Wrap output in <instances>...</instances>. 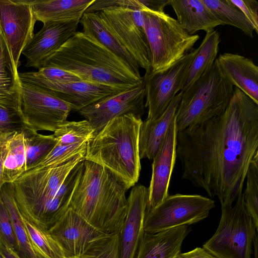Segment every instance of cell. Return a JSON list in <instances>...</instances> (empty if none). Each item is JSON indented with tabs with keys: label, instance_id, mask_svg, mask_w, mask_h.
<instances>
[{
	"label": "cell",
	"instance_id": "44",
	"mask_svg": "<svg viewBox=\"0 0 258 258\" xmlns=\"http://www.w3.org/2000/svg\"><path fill=\"white\" fill-rule=\"evenodd\" d=\"M3 134L0 136V150L3 147V146L5 144L7 140H8L9 136L12 134Z\"/></svg>",
	"mask_w": 258,
	"mask_h": 258
},
{
	"label": "cell",
	"instance_id": "4",
	"mask_svg": "<svg viewBox=\"0 0 258 258\" xmlns=\"http://www.w3.org/2000/svg\"><path fill=\"white\" fill-rule=\"evenodd\" d=\"M142 118L128 113L116 117L87 143L84 159L105 167L130 188L141 171L139 138Z\"/></svg>",
	"mask_w": 258,
	"mask_h": 258
},
{
	"label": "cell",
	"instance_id": "20",
	"mask_svg": "<svg viewBox=\"0 0 258 258\" xmlns=\"http://www.w3.org/2000/svg\"><path fill=\"white\" fill-rule=\"evenodd\" d=\"M220 71L235 87L258 104V67L252 59L225 52L216 59Z\"/></svg>",
	"mask_w": 258,
	"mask_h": 258
},
{
	"label": "cell",
	"instance_id": "6",
	"mask_svg": "<svg viewBox=\"0 0 258 258\" xmlns=\"http://www.w3.org/2000/svg\"><path fill=\"white\" fill-rule=\"evenodd\" d=\"M233 87L215 60L211 68L181 91V100L175 115L177 132L221 114L230 102Z\"/></svg>",
	"mask_w": 258,
	"mask_h": 258
},
{
	"label": "cell",
	"instance_id": "27",
	"mask_svg": "<svg viewBox=\"0 0 258 258\" xmlns=\"http://www.w3.org/2000/svg\"><path fill=\"white\" fill-rule=\"evenodd\" d=\"M28 128L12 133L6 146L7 154L3 165L4 183H12L26 171V148Z\"/></svg>",
	"mask_w": 258,
	"mask_h": 258
},
{
	"label": "cell",
	"instance_id": "5",
	"mask_svg": "<svg viewBox=\"0 0 258 258\" xmlns=\"http://www.w3.org/2000/svg\"><path fill=\"white\" fill-rule=\"evenodd\" d=\"M85 155H77L57 166L33 168L10 183L22 216L45 230L53 226L63 216L54 205V197L71 170L85 160Z\"/></svg>",
	"mask_w": 258,
	"mask_h": 258
},
{
	"label": "cell",
	"instance_id": "36",
	"mask_svg": "<svg viewBox=\"0 0 258 258\" xmlns=\"http://www.w3.org/2000/svg\"><path fill=\"white\" fill-rule=\"evenodd\" d=\"M73 258H120L119 234L110 235L83 254Z\"/></svg>",
	"mask_w": 258,
	"mask_h": 258
},
{
	"label": "cell",
	"instance_id": "13",
	"mask_svg": "<svg viewBox=\"0 0 258 258\" xmlns=\"http://www.w3.org/2000/svg\"><path fill=\"white\" fill-rule=\"evenodd\" d=\"M144 81L132 88L106 96L78 111L94 131V136L113 118L132 113L142 118L145 112ZM93 136V137H94Z\"/></svg>",
	"mask_w": 258,
	"mask_h": 258
},
{
	"label": "cell",
	"instance_id": "26",
	"mask_svg": "<svg viewBox=\"0 0 258 258\" xmlns=\"http://www.w3.org/2000/svg\"><path fill=\"white\" fill-rule=\"evenodd\" d=\"M18 74L8 43L0 28L1 106L20 107V81Z\"/></svg>",
	"mask_w": 258,
	"mask_h": 258
},
{
	"label": "cell",
	"instance_id": "16",
	"mask_svg": "<svg viewBox=\"0 0 258 258\" xmlns=\"http://www.w3.org/2000/svg\"><path fill=\"white\" fill-rule=\"evenodd\" d=\"M80 20L43 24L22 51L26 67L40 69L77 32Z\"/></svg>",
	"mask_w": 258,
	"mask_h": 258
},
{
	"label": "cell",
	"instance_id": "3",
	"mask_svg": "<svg viewBox=\"0 0 258 258\" xmlns=\"http://www.w3.org/2000/svg\"><path fill=\"white\" fill-rule=\"evenodd\" d=\"M45 66L71 72L84 81L120 90L144 81L143 77H138L116 55L83 32H76Z\"/></svg>",
	"mask_w": 258,
	"mask_h": 258
},
{
	"label": "cell",
	"instance_id": "7",
	"mask_svg": "<svg viewBox=\"0 0 258 258\" xmlns=\"http://www.w3.org/2000/svg\"><path fill=\"white\" fill-rule=\"evenodd\" d=\"M145 30L151 54L152 72L165 70L189 53L199 39L164 12L143 10Z\"/></svg>",
	"mask_w": 258,
	"mask_h": 258
},
{
	"label": "cell",
	"instance_id": "29",
	"mask_svg": "<svg viewBox=\"0 0 258 258\" xmlns=\"http://www.w3.org/2000/svg\"><path fill=\"white\" fill-rule=\"evenodd\" d=\"M0 196L10 214L17 242V254L21 258H42L33 249L24 225L23 216L15 202L11 184L5 183L0 189Z\"/></svg>",
	"mask_w": 258,
	"mask_h": 258
},
{
	"label": "cell",
	"instance_id": "14",
	"mask_svg": "<svg viewBox=\"0 0 258 258\" xmlns=\"http://www.w3.org/2000/svg\"><path fill=\"white\" fill-rule=\"evenodd\" d=\"M36 21L30 1L0 0V28L17 70L22 51L34 34Z\"/></svg>",
	"mask_w": 258,
	"mask_h": 258
},
{
	"label": "cell",
	"instance_id": "38",
	"mask_svg": "<svg viewBox=\"0 0 258 258\" xmlns=\"http://www.w3.org/2000/svg\"><path fill=\"white\" fill-rule=\"evenodd\" d=\"M238 9L249 21L258 33V2L256 0H228Z\"/></svg>",
	"mask_w": 258,
	"mask_h": 258
},
{
	"label": "cell",
	"instance_id": "19",
	"mask_svg": "<svg viewBox=\"0 0 258 258\" xmlns=\"http://www.w3.org/2000/svg\"><path fill=\"white\" fill-rule=\"evenodd\" d=\"M30 84L47 90L72 105L78 111L103 97L124 91L83 80L69 83L37 81Z\"/></svg>",
	"mask_w": 258,
	"mask_h": 258
},
{
	"label": "cell",
	"instance_id": "9",
	"mask_svg": "<svg viewBox=\"0 0 258 258\" xmlns=\"http://www.w3.org/2000/svg\"><path fill=\"white\" fill-rule=\"evenodd\" d=\"M215 206L213 200L199 195H169L155 208L146 210L144 231L155 234L198 223Z\"/></svg>",
	"mask_w": 258,
	"mask_h": 258
},
{
	"label": "cell",
	"instance_id": "17",
	"mask_svg": "<svg viewBox=\"0 0 258 258\" xmlns=\"http://www.w3.org/2000/svg\"><path fill=\"white\" fill-rule=\"evenodd\" d=\"M149 201L148 188L134 186L127 198L126 216L119 233L120 258H135L145 232L144 219Z\"/></svg>",
	"mask_w": 258,
	"mask_h": 258
},
{
	"label": "cell",
	"instance_id": "23",
	"mask_svg": "<svg viewBox=\"0 0 258 258\" xmlns=\"http://www.w3.org/2000/svg\"><path fill=\"white\" fill-rule=\"evenodd\" d=\"M181 97V91L171 101L163 113L154 120H145L140 126L139 149L140 159L153 160L159 151L169 126L175 117Z\"/></svg>",
	"mask_w": 258,
	"mask_h": 258
},
{
	"label": "cell",
	"instance_id": "30",
	"mask_svg": "<svg viewBox=\"0 0 258 258\" xmlns=\"http://www.w3.org/2000/svg\"><path fill=\"white\" fill-rule=\"evenodd\" d=\"M203 1L223 25L236 27L246 35L253 37L254 29L251 24L243 13L228 0Z\"/></svg>",
	"mask_w": 258,
	"mask_h": 258
},
{
	"label": "cell",
	"instance_id": "18",
	"mask_svg": "<svg viewBox=\"0 0 258 258\" xmlns=\"http://www.w3.org/2000/svg\"><path fill=\"white\" fill-rule=\"evenodd\" d=\"M177 128L175 117L171 123L164 142L152 164V173L146 210L159 204L169 196L168 189L176 155Z\"/></svg>",
	"mask_w": 258,
	"mask_h": 258
},
{
	"label": "cell",
	"instance_id": "25",
	"mask_svg": "<svg viewBox=\"0 0 258 258\" xmlns=\"http://www.w3.org/2000/svg\"><path fill=\"white\" fill-rule=\"evenodd\" d=\"M95 0L30 1L36 21L43 24L50 22L80 20Z\"/></svg>",
	"mask_w": 258,
	"mask_h": 258
},
{
	"label": "cell",
	"instance_id": "2",
	"mask_svg": "<svg viewBox=\"0 0 258 258\" xmlns=\"http://www.w3.org/2000/svg\"><path fill=\"white\" fill-rule=\"evenodd\" d=\"M128 189L109 170L84 160L69 207L100 231L119 234L126 214Z\"/></svg>",
	"mask_w": 258,
	"mask_h": 258
},
{
	"label": "cell",
	"instance_id": "24",
	"mask_svg": "<svg viewBox=\"0 0 258 258\" xmlns=\"http://www.w3.org/2000/svg\"><path fill=\"white\" fill-rule=\"evenodd\" d=\"M180 26L189 35L200 30L206 33L224 25L203 0H170Z\"/></svg>",
	"mask_w": 258,
	"mask_h": 258
},
{
	"label": "cell",
	"instance_id": "33",
	"mask_svg": "<svg viewBox=\"0 0 258 258\" xmlns=\"http://www.w3.org/2000/svg\"><path fill=\"white\" fill-rule=\"evenodd\" d=\"M246 177V188L242 192L244 205L258 231V153L252 159Z\"/></svg>",
	"mask_w": 258,
	"mask_h": 258
},
{
	"label": "cell",
	"instance_id": "21",
	"mask_svg": "<svg viewBox=\"0 0 258 258\" xmlns=\"http://www.w3.org/2000/svg\"><path fill=\"white\" fill-rule=\"evenodd\" d=\"M190 231L189 225H184L155 234L145 232L135 258H176Z\"/></svg>",
	"mask_w": 258,
	"mask_h": 258
},
{
	"label": "cell",
	"instance_id": "32",
	"mask_svg": "<svg viewBox=\"0 0 258 258\" xmlns=\"http://www.w3.org/2000/svg\"><path fill=\"white\" fill-rule=\"evenodd\" d=\"M57 143L69 145L87 143L94 136V131L86 119L66 121L54 131Z\"/></svg>",
	"mask_w": 258,
	"mask_h": 258
},
{
	"label": "cell",
	"instance_id": "12",
	"mask_svg": "<svg viewBox=\"0 0 258 258\" xmlns=\"http://www.w3.org/2000/svg\"><path fill=\"white\" fill-rule=\"evenodd\" d=\"M140 67L151 70V54L143 10L109 8L98 12Z\"/></svg>",
	"mask_w": 258,
	"mask_h": 258
},
{
	"label": "cell",
	"instance_id": "43",
	"mask_svg": "<svg viewBox=\"0 0 258 258\" xmlns=\"http://www.w3.org/2000/svg\"><path fill=\"white\" fill-rule=\"evenodd\" d=\"M253 246L254 247V258H258V233L255 236Z\"/></svg>",
	"mask_w": 258,
	"mask_h": 258
},
{
	"label": "cell",
	"instance_id": "39",
	"mask_svg": "<svg viewBox=\"0 0 258 258\" xmlns=\"http://www.w3.org/2000/svg\"><path fill=\"white\" fill-rule=\"evenodd\" d=\"M176 258H216L203 247H197L185 253H180Z\"/></svg>",
	"mask_w": 258,
	"mask_h": 258
},
{
	"label": "cell",
	"instance_id": "35",
	"mask_svg": "<svg viewBox=\"0 0 258 258\" xmlns=\"http://www.w3.org/2000/svg\"><path fill=\"white\" fill-rule=\"evenodd\" d=\"M20 108L0 105V136L26 128Z\"/></svg>",
	"mask_w": 258,
	"mask_h": 258
},
{
	"label": "cell",
	"instance_id": "15",
	"mask_svg": "<svg viewBox=\"0 0 258 258\" xmlns=\"http://www.w3.org/2000/svg\"><path fill=\"white\" fill-rule=\"evenodd\" d=\"M48 232L66 258L81 255L110 236L93 226L70 207Z\"/></svg>",
	"mask_w": 258,
	"mask_h": 258
},
{
	"label": "cell",
	"instance_id": "45",
	"mask_svg": "<svg viewBox=\"0 0 258 258\" xmlns=\"http://www.w3.org/2000/svg\"><path fill=\"white\" fill-rule=\"evenodd\" d=\"M0 258H6L1 251H0Z\"/></svg>",
	"mask_w": 258,
	"mask_h": 258
},
{
	"label": "cell",
	"instance_id": "22",
	"mask_svg": "<svg viewBox=\"0 0 258 258\" xmlns=\"http://www.w3.org/2000/svg\"><path fill=\"white\" fill-rule=\"evenodd\" d=\"M80 23L83 32L95 40L122 60L139 78H142L137 62L119 40L98 12L85 13Z\"/></svg>",
	"mask_w": 258,
	"mask_h": 258
},
{
	"label": "cell",
	"instance_id": "1",
	"mask_svg": "<svg viewBox=\"0 0 258 258\" xmlns=\"http://www.w3.org/2000/svg\"><path fill=\"white\" fill-rule=\"evenodd\" d=\"M256 153L258 104L236 87L221 114L177 133L182 179L217 197L221 206L232 205L242 192Z\"/></svg>",
	"mask_w": 258,
	"mask_h": 258
},
{
	"label": "cell",
	"instance_id": "31",
	"mask_svg": "<svg viewBox=\"0 0 258 258\" xmlns=\"http://www.w3.org/2000/svg\"><path fill=\"white\" fill-rule=\"evenodd\" d=\"M29 239L34 250L42 258H66L64 253L48 230L42 229L23 217Z\"/></svg>",
	"mask_w": 258,
	"mask_h": 258
},
{
	"label": "cell",
	"instance_id": "42",
	"mask_svg": "<svg viewBox=\"0 0 258 258\" xmlns=\"http://www.w3.org/2000/svg\"><path fill=\"white\" fill-rule=\"evenodd\" d=\"M0 251L6 258H21L16 252L3 245H0Z\"/></svg>",
	"mask_w": 258,
	"mask_h": 258
},
{
	"label": "cell",
	"instance_id": "28",
	"mask_svg": "<svg viewBox=\"0 0 258 258\" xmlns=\"http://www.w3.org/2000/svg\"><path fill=\"white\" fill-rule=\"evenodd\" d=\"M220 42V34L217 30L206 33L189 67L182 90L212 67L217 58Z\"/></svg>",
	"mask_w": 258,
	"mask_h": 258
},
{
	"label": "cell",
	"instance_id": "8",
	"mask_svg": "<svg viewBox=\"0 0 258 258\" xmlns=\"http://www.w3.org/2000/svg\"><path fill=\"white\" fill-rule=\"evenodd\" d=\"M256 229L245 207L242 192L235 205L221 206L216 231L203 244L216 258H251Z\"/></svg>",
	"mask_w": 258,
	"mask_h": 258
},
{
	"label": "cell",
	"instance_id": "11",
	"mask_svg": "<svg viewBox=\"0 0 258 258\" xmlns=\"http://www.w3.org/2000/svg\"><path fill=\"white\" fill-rule=\"evenodd\" d=\"M198 51L194 49L174 64L162 71L145 73L146 120L158 118L165 111L177 93L182 90L192 60Z\"/></svg>",
	"mask_w": 258,
	"mask_h": 258
},
{
	"label": "cell",
	"instance_id": "10",
	"mask_svg": "<svg viewBox=\"0 0 258 258\" xmlns=\"http://www.w3.org/2000/svg\"><path fill=\"white\" fill-rule=\"evenodd\" d=\"M20 110L27 128L52 132L76 111L71 104L36 85L20 81Z\"/></svg>",
	"mask_w": 258,
	"mask_h": 258
},
{
	"label": "cell",
	"instance_id": "34",
	"mask_svg": "<svg viewBox=\"0 0 258 258\" xmlns=\"http://www.w3.org/2000/svg\"><path fill=\"white\" fill-rule=\"evenodd\" d=\"M87 143L69 145L56 143L50 152L37 164L35 168L57 166L69 161L77 155L85 154Z\"/></svg>",
	"mask_w": 258,
	"mask_h": 258
},
{
	"label": "cell",
	"instance_id": "40",
	"mask_svg": "<svg viewBox=\"0 0 258 258\" xmlns=\"http://www.w3.org/2000/svg\"><path fill=\"white\" fill-rule=\"evenodd\" d=\"M146 9L154 11L164 12V8L169 5L170 0H144Z\"/></svg>",
	"mask_w": 258,
	"mask_h": 258
},
{
	"label": "cell",
	"instance_id": "37",
	"mask_svg": "<svg viewBox=\"0 0 258 258\" xmlns=\"http://www.w3.org/2000/svg\"><path fill=\"white\" fill-rule=\"evenodd\" d=\"M0 245L17 253V242L9 211L0 196Z\"/></svg>",
	"mask_w": 258,
	"mask_h": 258
},
{
	"label": "cell",
	"instance_id": "41",
	"mask_svg": "<svg viewBox=\"0 0 258 258\" xmlns=\"http://www.w3.org/2000/svg\"><path fill=\"white\" fill-rule=\"evenodd\" d=\"M7 142V141H6ZM6 143L2 147L0 150V189L5 184L3 179V165L4 160L7 154Z\"/></svg>",
	"mask_w": 258,
	"mask_h": 258
}]
</instances>
